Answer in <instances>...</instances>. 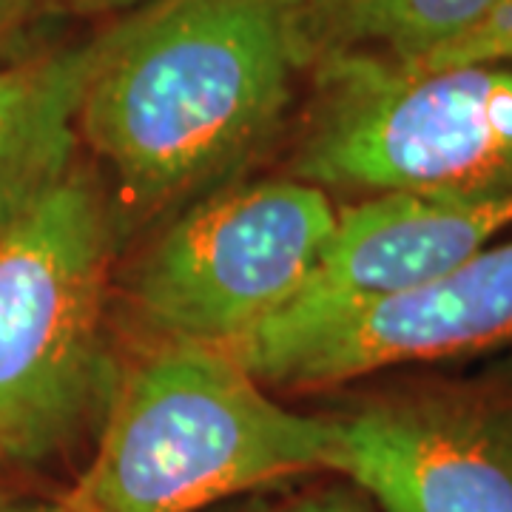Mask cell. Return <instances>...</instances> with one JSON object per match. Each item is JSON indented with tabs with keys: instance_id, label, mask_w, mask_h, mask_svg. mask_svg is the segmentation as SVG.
<instances>
[{
	"instance_id": "cell-6",
	"label": "cell",
	"mask_w": 512,
	"mask_h": 512,
	"mask_svg": "<svg viewBox=\"0 0 512 512\" xmlns=\"http://www.w3.org/2000/svg\"><path fill=\"white\" fill-rule=\"evenodd\" d=\"M333 473L379 512H512V399L419 390L336 419Z\"/></svg>"
},
{
	"instance_id": "cell-12",
	"label": "cell",
	"mask_w": 512,
	"mask_h": 512,
	"mask_svg": "<svg viewBox=\"0 0 512 512\" xmlns=\"http://www.w3.org/2000/svg\"><path fill=\"white\" fill-rule=\"evenodd\" d=\"M57 6L60 0H0V63L32 52V37Z\"/></svg>"
},
{
	"instance_id": "cell-3",
	"label": "cell",
	"mask_w": 512,
	"mask_h": 512,
	"mask_svg": "<svg viewBox=\"0 0 512 512\" xmlns=\"http://www.w3.org/2000/svg\"><path fill=\"white\" fill-rule=\"evenodd\" d=\"M316 100L293 177L350 194L510 197L512 66L313 63Z\"/></svg>"
},
{
	"instance_id": "cell-4",
	"label": "cell",
	"mask_w": 512,
	"mask_h": 512,
	"mask_svg": "<svg viewBox=\"0 0 512 512\" xmlns=\"http://www.w3.org/2000/svg\"><path fill=\"white\" fill-rule=\"evenodd\" d=\"M111 220L83 174L0 225V467L55 456L106 382Z\"/></svg>"
},
{
	"instance_id": "cell-9",
	"label": "cell",
	"mask_w": 512,
	"mask_h": 512,
	"mask_svg": "<svg viewBox=\"0 0 512 512\" xmlns=\"http://www.w3.org/2000/svg\"><path fill=\"white\" fill-rule=\"evenodd\" d=\"M97 37L0 63V225L69 177Z\"/></svg>"
},
{
	"instance_id": "cell-8",
	"label": "cell",
	"mask_w": 512,
	"mask_h": 512,
	"mask_svg": "<svg viewBox=\"0 0 512 512\" xmlns=\"http://www.w3.org/2000/svg\"><path fill=\"white\" fill-rule=\"evenodd\" d=\"M510 225L512 194L487 200L373 194L339 208L333 237L302 291L239 342L293 336L421 288L487 248Z\"/></svg>"
},
{
	"instance_id": "cell-2",
	"label": "cell",
	"mask_w": 512,
	"mask_h": 512,
	"mask_svg": "<svg viewBox=\"0 0 512 512\" xmlns=\"http://www.w3.org/2000/svg\"><path fill=\"white\" fill-rule=\"evenodd\" d=\"M336 419L288 410L228 350L165 342L117 387L89 467L60 512H200L328 470Z\"/></svg>"
},
{
	"instance_id": "cell-1",
	"label": "cell",
	"mask_w": 512,
	"mask_h": 512,
	"mask_svg": "<svg viewBox=\"0 0 512 512\" xmlns=\"http://www.w3.org/2000/svg\"><path fill=\"white\" fill-rule=\"evenodd\" d=\"M302 66L296 0H151L97 35L77 131L128 200L160 208L265 146Z\"/></svg>"
},
{
	"instance_id": "cell-11",
	"label": "cell",
	"mask_w": 512,
	"mask_h": 512,
	"mask_svg": "<svg viewBox=\"0 0 512 512\" xmlns=\"http://www.w3.org/2000/svg\"><path fill=\"white\" fill-rule=\"evenodd\" d=\"M461 63H504L512 66V0H501L493 15L476 26L470 35L441 49L439 55L407 69H439V66H461Z\"/></svg>"
},
{
	"instance_id": "cell-13",
	"label": "cell",
	"mask_w": 512,
	"mask_h": 512,
	"mask_svg": "<svg viewBox=\"0 0 512 512\" xmlns=\"http://www.w3.org/2000/svg\"><path fill=\"white\" fill-rule=\"evenodd\" d=\"M271 512H379L376 507H370L367 501L356 498V495L342 493V490H330V493L308 495L291 501L285 507H276Z\"/></svg>"
},
{
	"instance_id": "cell-14",
	"label": "cell",
	"mask_w": 512,
	"mask_h": 512,
	"mask_svg": "<svg viewBox=\"0 0 512 512\" xmlns=\"http://www.w3.org/2000/svg\"><path fill=\"white\" fill-rule=\"evenodd\" d=\"M0 512H60L57 501H37L26 495L0 493Z\"/></svg>"
},
{
	"instance_id": "cell-15",
	"label": "cell",
	"mask_w": 512,
	"mask_h": 512,
	"mask_svg": "<svg viewBox=\"0 0 512 512\" xmlns=\"http://www.w3.org/2000/svg\"><path fill=\"white\" fill-rule=\"evenodd\" d=\"M63 3V0H60ZM77 9H86V12H134L140 6H146L151 0H69Z\"/></svg>"
},
{
	"instance_id": "cell-10",
	"label": "cell",
	"mask_w": 512,
	"mask_h": 512,
	"mask_svg": "<svg viewBox=\"0 0 512 512\" xmlns=\"http://www.w3.org/2000/svg\"><path fill=\"white\" fill-rule=\"evenodd\" d=\"M501 0H296L308 66L376 60L419 66L470 35Z\"/></svg>"
},
{
	"instance_id": "cell-5",
	"label": "cell",
	"mask_w": 512,
	"mask_h": 512,
	"mask_svg": "<svg viewBox=\"0 0 512 512\" xmlns=\"http://www.w3.org/2000/svg\"><path fill=\"white\" fill-rule=\"evenodd\" d=\"M336 217L328 191L296 177L214 194L148 251L134 279L137 311L165 342L228 348L302 291Z\"/></svg>"
},
{
	"instance_id": "cell-7",
	"label": "cell",
	"mask_w": 512,
	"mask_h": 512,
	"mask_svg": "<svg viewBox=\"0 0 512 512\" xmlns=\"http://www.w3.org/2000/svg\"><path fill=\"white\" fill-rule=\"evenodd\" d=\"M512 345V239L439 279L282 339L228 345L259 382L322 387Z\"/></svg>"
}]
</instances>
